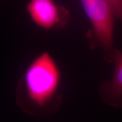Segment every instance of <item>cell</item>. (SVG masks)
<instances>
[{"label": "cell", "mask_w": 122, "mask_h": 122, "mask_svg": "<svg viewBox=\"0 0 122 122\" xmlns=\"http://www.w3.org/2000/svg\"><path fill=\"white\" fill-rule=\"evenodd\" d=\"M61 74L48 52L39 55L30 64L16 89V102L23 112L33 116L54 113L62 102L59 89Z\"/></svg>", "instance_id": "cell-1"}, {"label": "cell", "mask_w": 122, "mask_h": 122, "mask_svg": "<svg viewBox=\"0 0 122 122\" xmlns=\"http://www.w3.org/2000/svg\"><path fill=\"white\" fill-rule=\"evenodd\" d=\"M85 14L92 25L89 37L91 48L101 47L103 58L107 63H113L114 16L112 9L106 0H80Z\"/></svg>", "instance_id": "cell-2"}, {"label": "cell", "mask_w": 122, "mask_h": 122, "mask_svg": "<svg viewBox=\"0 0 122 122\" xmlns=\"http://www.w3.org/2000/svg\"><path fill=\"white\" fill-rule=\"evenodd\" d=\"M27 10L32 19L45 29L62 27L68 19V13L53 0H30Z\"/></svg>", "instance_id": "cell-3"}, {"label": "cell", "mask_w": 122, "mask_h": 122, "mask_svg": "<svg viewBox=\"0 0 122 122\" xmlns=\"http://www.w3.org/2000/svg\"><path fill=\"white\" fill-rule=\"evenodd\" d=\"M113 63L115 70L112 78L101 83L98 94L106 104L122 109V52L116 48Z\"/></svg>", "instance_id": "cell-4"}, {"label": "cell", "mask_w": 122, "mask_h": 122, "mask_svg": "<svg viewBox=\"0 0 122 122\" xmlns=\"http://www.w3.org/2000/svg\"><path fill=\"white\" fill-rule=\"evenodd\" d=\"M112 9L116 19L122 22V0H106Z\"/></svg>", "instance_id": "cell-5"}]
</instances>
